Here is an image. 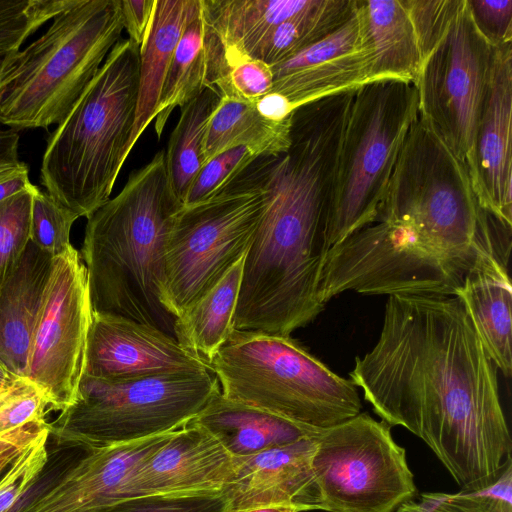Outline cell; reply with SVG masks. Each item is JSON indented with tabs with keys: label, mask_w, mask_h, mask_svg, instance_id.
<instances>
[{
	"label": "cell",
	"mask_w": 512,
	"mask_h": 512,
	"mask_svg": "<svg viewBox=\"0 0 512 512\" xmlns=\"http://www.w3.org/2000/svg\"><path fill=\"white\" fill-rule=\"evenodd\" d=\"M174 431L96 447L27 512H89L121 500L123 486L129 478Z\"/></svg>",
	"instance_id": "ffe728a7"
},
{
	"label": "cell",
	"mask_w": 512,
	"mask_h": 512,
	"mask_svg": "<svg viewBox=\"0 0 512 512\" xmlns=\"http://www.w3.org/2000/svg\"><path fill=\"white\" fill-rule=\"evenodd\" d=\"M89 512H229L222 491L151 494L125 498Z\"/></svg>",
	"instance_id": "836d02e7"
},
{
	"label": "cell",
	"mask_w": 512,
	"mask_h": 512,
	"mask_svg": "<svg viewBox=\"0 0 512 512\" xmlns=\"http://www.w3.org/2000/svg\"><path fill=\"white\" fill-rule=\"evenodd\" d=\"M342 137L327 118L299 116L288 149L269 156L265 206L244 257L235 330L290 336L324 309L318 284Z\"/></svg>",
	"instance_id": "7a4b0ae2"
},
{
	"label": "cell",
	"mask_w": 512,
	"mask_h": 512,
	"mask_svg": "<svg viewBox=\"0 0 512 512\" xmlns=\"http://www.w3.org/2000/svg\"><path fill=\"white\" fill-rule=\"evenodd\" d=\"M315 433L288 445L235 457L233 476L222 489L229 512L276 506L306 511L313 482Z\"/></svg>",
	"instance_id": "d6986e66"
},
{
	"label": "cell",
	"mask_w": 512,
	"mask_h": 512,
	"mask_svg": "<svg viewBox=\"0 0 512 512\" xmlns=\"http://www.w3.org/2000/svg\"><path fill=\"white\" fill-rule=\"evenodd\" d=\"M238 512H298V510L294 507L276 506V507L255 508V509L243 510V511H238Z\"/></svg>",
	"instance_id": "7dc6e473"
},
{
	"label": "cell",
	"mask_w": 512,
	"mask_h": 512,
	"mask_svg": "<svg viewBox=\"0 0 512 512\" xmlns=\"http://www.w3.org/2000/svg\"><path fill=\"white\" fill-rule=\"evenodd\" d=\"M48 411L41 389L27 377H15L0 389V436L29 423L46 420Z\"/></svg>",
	"instance_id": "d590c367"
},
{
	"label": "cell",
	"mask_w": 512,
	"mask_h": 512,
	"mask_svg": "<svg viewBox=\"0 0 512 512\" xmlns=\"http://www.w3.org/2000/svg\"><path fill=\"white\" fill-rule=\"evenodd\" d=\"M155 0H121V12L124 29L128 39L142 46L153 15Z\"/></svg>",
	"instance_id": "7bdbcfd3"
},
{
	"label": "cell",
	"mask_w": 512,
	"mask_h": 512,
	"mask_svg": "<svg viewBox=\"0 0 512 512\" xmlns=\"http://www.w3.org/2000/svg\"><path fill=\"white\" fill-rule=\"evenodd\" d=\"M210 370L173 336L135 320L93 312L84 376L122 381Z\"/></svg>",
	"instance_id": "9a60e30c"
},
{
	"label": "cell",
	"mask_w": 512,
	"mask_h": 512,
	"mask_svg": "<svg viewBox=\"0 0 512 512\" xmlns=\"http://www.w3.org/2000/svg\"><path fill=\"white\" fill-rule=\"evenodd\" d=\"M356 0H316L309 9L268 31L245 59L272 67L316 43L340 27L352 14Z\"/></svg>",
	"instance_id": "f546056e"
},
{
	"label": "cell",
	"mask_w": 512,
	"mask_h": 512,
	"mask_svg": "<svg viewBox=\"0 0 512 512\" xmlns=\"http://www.w3.org/2000/svg\"><path fill=\"white\" fill-rule=\"evenodd\" d=\"M395 512H404L401 507H399Z\"/></svg>",
	"instance_id": "f907efd6"
},
{
	"label": "cell",
	"mask_w": 512,
	"mask_h": 512,
	"mask_svg": "<svg viewBox=\"0 0 512 512\" xmlns=\"http://www.w3.org/2000/svg\"><path fill=\"white\" fill-rule=\"evenodd\" d=\"M53 257L31 241L0 283V363L26 377L33 330Z\"/></svg>",
	"instance_id": "44dd1931"
},
{
	"label": "cell",
	"mask_w": 512,
	"mask_h": 512,
	"mask_svg": "<svg viewBox=\"0 0 512 512\" xmlns=\"http://www.w3.org/2000/svg\"><path fill=\"white\" fill-rule=\"evenodd\" d=\"M258 156L245 146L228 149L205 163L189 189L184 205L202 202L240 175Z\"/></svg>",
	"instance_id": "8d00e7d4"
},
{
	"label": "cell",
	"mask_w": 512,
	"mask_h": 512,
	"mask_svg": "<svg viewBox=\"0 0 512 512\" xmlns=\"http://www.w3.org/2000/svg\"><path fill=\"white\" fill-rule=\"evenodd\" d=\"M268 158H256L216 194L176 214L162 290V303L175 318L246 255L265 206Z\"/></svg>",
	"instance_id": "9c48e42d"
},
{
	"label": "cell",
	"mask_w": 512,
	"mask_h": 512,
	"mask_svg": "<svg viewBox=\"0 0 512 512\" xmlns=\"http://www.w3.org/2000/svg\"><path fill=\"white\" fill-rule=\"evenodd\" d=\"M92 317L86 267L71 244L52 259L27 361L26 377L41 389L49 411L61 412L76 399Z\"/></svg>",
	"instance_id": "4fadbf2b"
},
{
	"label": "cell",
	"mask_w": 512,
	"mask_h": 512,
	"mask_svg": "<svg viewBox=\"0 0 512 512\" xmlns=\"http://www.w3.org/2000/svg\"><path fill=\"white\" fill-rule=\"evenodd\" d=\"M206 87L204 26L200 8L186 25L165 77L154 118L159 139L172 111L193 100Z\"/></svg>",
	"instance_id": "4dcf8cb0"
},
{
	"label": "cell",
	"mask_w": 512,
	"mask_h": 512,
	"mask_svg": "<svg viewBox=\"0 0 512 512\" xmlns=\"http://www.w3.org/2000/svg\"><path fill=\"white\" fill-rule=\"evenodd\" d=\"M350 380L389 426L423 440L463 491L512 462L497 369L451 295L388 296L377 342Z\"/></svg>",
	"instance_id": "6da1fadb"
},
{
	"label": "cell",
	"mask_w": 512,
	"mask_h": 512,
	"mask_svg": "<svg viewBox=\"0 0 512 512\" xmlns=\"http://www.w3.org/2000/svg\"><path fill=\"white\" fill-rule=\"evenodd\" d=\"M33 186L29 180V167L26 163L19 161L0 169V202L30 190Z\"/></svg>",
	"instance_id": "ee69618b"
},
{
	"label": "cell",
	"mask_w": 512,
	"mask_h": 512,
	"mask_svg": "<svg viewBox=\"0 0 512 512\" xmlns=\"http://www.w3.org/2000/svg\"><path fill=\"white\" fill-rule=\"evenodd\" d=\"M400 507L404 512H512V462L482 490L426 492L419 501L410 500Z\"/></svg>",
	"instance_id": "1f68e13d"
},
{
	"label": "cell",
	"mask_w": 512,
	"mask_h": 512,
	"mask_svg": "<svg viewBox=\"0 0 512 512\" xmlns=\"http://www.w3.org/2000/svg\"><path fill=\"white\" fill-rule=\"evenodd\" d=\"M37 0H0V22L29 12Z\"/></svg>",
	"instance_id": "bcb514c9"
},
{
	"label": "cell",
	"mask_w": 512,
	"mask_h": 512,
	"mask_svg": "<svg viewBox=\"0 0 512 512\" xmlns=\"http://www.w3.org/2000/svg\"><path fill=\"white\" fill-rule=\"evenodd\" d=\"M292 116L281 123L271 122L258 113L253 101L221 97L205 133V163L238 146L248 147L258 156L286 151L291 141Z\"/></svg>",
	"instance_id": "83f0119b"
},
{
	"label": "cell",
	"mask_w": 512,
	"mask_h": 512,
	"mask_svg": "<svg viewBox=\"0 0 512 512\" xmlns=\"http://www.w3.org/2000/svg\"><path fill=\"white\" fill-rule=\"evenodd\" d=\"M258 113L268 121L281 123L288 120L294 108L288 99L280 93L269 92L253 101Z\"/></svg>",
	"instance_id": "f6af8a7d"
},
{
	"label": "cell",
	"mask_w": 512,
	"mask_h": 512,
	"mask_svg": "<svg viewBox=\"0 0 512 512\" xmlns=\"http://www.w3.org/2000/svg\"><path fill=\"white\" fill-rule=\"evenodd\" d=\"M95 448L57 440L45 430L0 476V512H27Z\"/></svg>",
	"instance_id": "603a6c76"
},
{
	"label": "cell",
	"mask_w": 512,
	"mask_h": 512,
	"mask_svg": "<svg viewBox=\"0 0 512 512\" xmlns=\"http://www.w3.org/2000/svg\"><path fill=\"white\" fill-rule=\"evenodd\" d=\"M408 228L430 250L470 269L508 263L512 225L480 207L467 166L418 114L376 221Z\"/></svg>",
	"instance_id": "277c9868"
},
{
	"label": "cell",
	"mask_w": 512,
	"mask_h": 512,
	"mask_svg": "<svg viewBox=\"0 0 512 512\" xmlns=\"http://www.w3.org/2000/svg\"><path fill=\"white\" fill-rule=\"evenodd\" d=\"M124 29L121 0H70L47 30L11 55L0 83V123L16 131L60 124Z\"/></svg>",
	"instance_id": "8992f818"
},
{
	"label": "cell",
	"mask_w": 512,
	"mask_h": 512,
	"mask_svg": "<svg viewBox=\"0 0 512 512\" xmlns=\"http://www.w3.org/2000/svg\"><path fill=\"white\" fill-rule=\"evenodd\" d=\"M182 207L161 150L87 218L79 252L93 312L126 317L175 338V317L162 303V290L167 239Z\"/></svg>",
	"instance_id": "3957f363"
},
{
	"label": "cell",
	"mask_w": 512,
	"mask_h": 512,
	"mask_svg": "<svg viewBox=\"0 0 512 512\" xmlns=\"http://www.w3.org/2000/svg\"><path fill=\"white\" fill-rule=\"evenodd\" d=\"M200 8L201 0H155L150 26L140 47L138 99L128 154L155 118L175 48Z\"/></svg>",
	"instance_id": "cb8c5ba5"
},
{
	"label": "cell",
	"mask_w": 512,
	"mask_h": 512,
	"mask_svg": "<svg viewBox=\"0 0 512 512\" xmlns=\"http://www.w3.org/2000/svg\"><path fill=\"white\" fill-rule=\"evenodd\" d=\"M190 423L205 429L234 457L288 445L320 430L227 399L221 392Z\"/></svg>",
	"instance_id": "d4e9b609"
},
{
	"label": "cell",
	"mask_w": 512,
	"mask_h": 512,
	"mask_svg": "<svg viewBox=\"0 0 512 512\" xmlns=\"http://www.w3.org/2000/svg\"><path fill=\"white\" fill-rule=\"evenodd\" d=\"M220 393L211 371L122 381L82 376L76 399L49 422L60 441L104 447L177 430Z\"/></svg>",
	"instance_id": "30bf717a"
},
{
	"label": "cell",
	"mask_w": 512,
	"mask_h": 512,
	"mask_svg": "<svg viewBox=\"0 0 512 512\" xmlns=\"http://www.w3.org/2000/svg\"><path fill=\"white\" fill-rule=\"evenodd\" d=\"M208 364L225 398L303 427L328 428L362 410L353 382L291 335L234 329Z\"/></svg>",
	"instance_id": "52a82bcc"
},
{
	"label": "cell",
	"mask_w": 512,
	"mask_h": 512,
	"mask_svg": "<svg viewBox=\"0 0 512 512\" xmlns=\"http://www.w3.org/2000/svg\"><path fill=\"white\" fill-rule=\"evenodd\" d=\"M357 7L369 61V81H415L422 59L402 0H357Z\"/></svg>",
	"instance_id": "484cf974"
},
{
	"label": "cell",
	"mask_w": 512,
	"mask_h": 512,
	"mask_svg": "<svg viewBox=\"0 0 512 512\" xmlns=\"http://www.w3.org/2000/svg\"><path fill=\"white\" fill-rule=\"evenodd\" d=\"M140 48L119 40L67 117L47 139L40 184L88 218L110 199L128 157L139 88Z\"/></svg>",
	"instance_id": "5b68a950"
},
{
	"label": "cell",
	"mask_w": 512,
	"mask_h": 512,
	"mask_svg": "<svg viewBox=\"0 0 512 512\" xmlns=\"http://www.w3.org/2000/svg\"><path fill=\"white\" fill-rule=\"evenodd\" d=\"M49 429L47 420L32 422L0 437V476L15 458L45 430Z\"/></svg>",
	"instance_id": "b9f144b4"
},
{
	"label": "cell",
	"mask_w": 512,
	"mask_h": 512,
	"mask_svg": "<svg viewBox=\"0 0 512 512\" xmlns=\"http://www.w3.org/2000/svg\"><path fill=\"white\" fill-rule=\"evenodd\" d=\"M472 270L430 250L405 226L380 220L355 231L327 252L318 297L325 306L346 291L455 296Z\"/></svg>",
	"instance_id": "7c38bea8"
},
{
	"label": "cell",
	"mask_w": 512,
	"mask_h": 512,
	"mask_svg": "<svg viewBox=\"0 0 512 512\" xmlns=\"http://www.w3.org/2000/svg\"><path fill=\"white\" fill-rule=\"evenodd\" d=\"M492 57L493 46L474 26L463 0L414 81L420 116L468 169Z\"/></svg>",
	"instance_id": "5bb4252c"
},
{
	"label": "cell",
	"mask_w": 512,
	"mask_h": 512,
	"mask_svg": "<svg viewBox=\"0 0 512 512\" xmlns=\"http://www.w3.org/2000/svg\"><path fill=\"white\" fill-rule=\"evenodd\" d=\"M271 67L256 59H243L232 65L218 88L221 97L255 101L271 92Z\"/></svg>",
	"instance_id": "f35d334b"
},
{
	"label": "cell",
	"mask_w": 512,
	"mask_h": 512,
	"mask_svg": "<svg viewBox=\"0 0 512 512\" xmlns=\"http://www.w3.org/2000/svg\"><path fill=\"white\" fill-rule=\"evenodd\" d=\"M367 413L315 435L306 511L394 512L417 493L405 449Z\"/></svg>",
	"instance_id": "8fae6325"
},
{
	"label": "cell",
	"mask_w": 512,
	"mask_h": 512,
	"mask_svg": "<svg viewBox=\"0 0 512 512\" xmlns=\"http://www.w3.org/2000/svg\"><path fill=\"white\" fill-rule=\"evenodd\" d=\"M1 130H2V128H1V123H0V131H1Z\"/></svg>",
	"instance_id": "816d5d0a"
},
{
	"label": "cell",
	"mask_w": 512,
	"mask_h": 512,
	"mask_svg": "<svg viewBox=\"0 0 512 512\" xmlns=\"http://www.w3.org/2000/svg\"><path fill=\"white\" fill-rule=\"evenodd\" d=\"M70 0H37L27 13L0 22V57L20 50L40 27L65 9Z\"/></svg>",
	"instance_id": "ab89813d"
},
{
	"label": "cell",
	"mask_w": 512,
	"mask_h": 512,
	"mask_svg": "<svg viewBox=\"0 0 512 512\" xmlns=\"http://www.w3.org/2000/svg\"><path fill=\"white\" fill-rule=\"evenodd\" d=\"M15 378L1 363H0V389Z\"/></svg>",
	"instance_id": "c3c4849f"
},
{
	"label": "cell",
	"mask_w": 512,
	"mask_h": 512,
	"mask_svg": "<svg viewBox=\"0 0 512 512\" xmlns=\"http://www.w3.org/2000/svg\"><path fill=\"white\" fill-rule=\"evenodd\" d=\"M474 26L493 47L512 43V0H466Z\"/></svg>",
	"instance_id": "60d3db41"
},
{
	"label": "cell",
	"mask_w": 512,
	"mask_h": 512,
	"mask_svg": "<svg viewBox=\"0 0 512 512\" xmlns=\"http://www.w3.org/2000/svg\"><path fill=\"white\" fill-rule=\"evenodd\" d=\"M244 257L175 318L176 340L207 362L214 357L234 330Z\"/></svg>",
	"instance_id": "4316f807"
},
{
	"label": "cell",
	"mask_w": 512,
	"mask_h": 512,
	"mask_svg": "<svg viewBox=\"0 0 512 512\" xmlns=\"http://www.w3.org/2000/svg\"><path fill=\"white\" fill-rule=\"evenodd\" d=\"M35 185L0 202V283L30 242L32 192Z\"/></svg>",
	"instance_id": "e575fe53"
},
{
	"label": "cell",
	"mask_w": 512,
	"mask_h": 512,
	"mask_svg": "<svg viewBox=\"0 0 512 512\" xmlns=\"http://www.w3.org/2000/svg\"><path fill=\"white\" fill-rule=\"evenodd\" d=\"M271 70V91L285 96L294 109L369 82L357 0L340 27Z\"/></svg>",
	"instance_id": "e0dca14e"
},
{
	"label": "cell",
	"mask_w": 512,
	"mask_h": 512,
	"mask_svg": "<svg viewBox=\"0 0 512 512\" xmlns=\"http://www.w3.org/2000/svg\"><path fill=\"white\" fill-rule=\"evenodd\" d=\"M417 38L422 61L440 41L463 0H402Z\"/></svg>",
	"instance_id": "74e56055"
},
{
	"label": "cell",
	"mask_w": 512,
	"mask_h": 512,
	"mask_svg": "<svg viewBox=\"0 0 512 512\" xmlns=\"http://www.w3.org/2000/svg\"><path fill=\"white\" fill-rule=\"evenodd\" d=\"M1 437V436H0Z\"/></svg>",
	"instance_id": "f5cc1de1"
},
{
	"label": "cell",
	"mask_w": 512,
	"mask_h": 512,
	"mask_svg": "<svg viewBox=\"0 0 512 512\" xmlns=\"http://www.w3.org/2000/svg\"><path fill=\"white\" fill-rule=\"evenodd\" d=\"M512 43L493 47L469 167L480 207L512 225Z\"/></svg>",
	"instance_id": "2e32d148"
},
{
	"label": "cell",
	"mask_w": 512,
	"mask_h": 512,
	"mask_svg": "<svg viewBox=\"0 0 512 512\" xmlns=\"http://www.w3.org/2000/svg\"><path fill=\"white\" fill-rule=\"evenodd\" d=\"M235 465L236 458L210 433L189 422L175 430L129 478L121 500L151 494L222 491Z\"/></svg>",
	"instance_id": "ac0fdd59"
},
{
	"label": "cell",
	"mask_w": 512,
	"mask_h": 512,
	"mask_svg": "<svg viewBox=\"0 0 512 512\" xmlns=\"http://www.w3.org/2000/svg\"><path fill=\"white\" fill-rule=\"evenodd\" d=\"M221 100L218 91L206 87L193 100L181 107L179 120L165 151L169 186L184 205L187 193L205 164L203 149L207 125Z\"/></svg>",
	"instance_id": "f1b7e54d"
},
{
	"label": "cell",
	"mask_w": 512,
	"mask_h": 512,
	"mask_svg": "<svg viewBox=\"0 0 512 512\" xmlns=\"http://www.w3.org/2000/svg\"><path fill=\"white\" fill-rule=\"evenodd\" d=\"M13 53H10V54H8V55H6L4 57H0V83H1V80L3 78V75L5 74V72H6L7 68H8L9 61H10L11 55Z\"/></svg>",
	"instance_id": "681fc988"
},
{
	"label": "cell",
	"mask_w": 512,
	"mask_h": 512,
	"mask_svg": "<svg viewBox=\"0 0 512 512\" xmlns=\"http://www.w3.org/2000/svg\"><path fill=\"white\" fill-rule=\"evenodd\" d=\"M79 216L47 192L35 186L32 192L30 241L52 257L70 245V232Z\"/></svg>",
	"instance_id": "d6a6232c"
},
{
	"label": "cell",
	"mask_w": 512,
	"mask_h": 512,
	"mask_svg": "<svg viewBox=\"0 0 512 512\" xmlns=\"http://www.w3.org/2000/svg\"><path fill=\"white\" fill-rule=\"evenodd\" d=\"M485 351L505 376L512 372V287L507 264L492 259L464 278L455 292Z\"/></svg>",
	"instance_id": "7402d4cb"
},
{
	"label": "cell",
	"mask_w": 512,
	"mask_h": 512,
	"mask_svg": "<svg viewBox=\"0 0 512 512\" xmlns=\"http://www.w3.org/2000/svg\"><path fill=\"white\" fill-rule=\"evenodd\" d=\"M419 114L414 81L383 78L356 88L338 164L327 252L376 222L409 129Z\"/></svg>",
	"instance_id": "ba28073f"
}]
</instances>
